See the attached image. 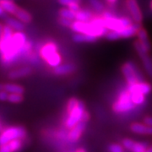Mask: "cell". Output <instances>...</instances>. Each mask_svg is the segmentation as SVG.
Returning <instances> with one entry per match:
<instances>
[{"label": "cell", "instance_id": "2", "mask_svg": "<svg viewBox=\"0 0 152 152\" xmlns=\"http://www.w3.org/2000/svg\"><path fill=\"white\" fill-rule=\"evenodd\" d=\"M72 31L76 33H83V34H88L96 37H101L106 36L108 32V29L102 26H96L91 22H80V21H73L71 26Z\"/></svg>", "mask_w": 152, "mask_h": 152}, {"label": "cell", "instance_id": "38", "mask_svg": "<svg viewBox=\"0 0 152 152\" xmlns=\"http://www.w3.org/2000/svg\"><path fill=\"white\" fill-rule=\"evenodd\" d=\"M75 152H86V149H84L83 147H80V148H78Z\"/></svg>", "mask_w": 152, "mask_h": 152}, {"label": "cell", "instance_id": "14", "mask_svg": "<svg viewBox=\"0 0 152 152\" xmlns=\"http://www.w3.org/2000/svg\"><path fill=\"white\" fill-rule=\"evenodd\" d=\"M56 52H57L56 44L53 43V42H49V43L44 45L43 47L42 48L41 51H40V53H41L40 55L46 61L51 55L53 54Z\"/></svg>", "mask_w": 152, "mask_h": 152}, {"label": "cell", "instance_id": "6", "mask_svg": "<svg viewBox=\"0 0 152 152\" xmlns=\"http://www.w3.org/2000/svg\"><path fill=\"white\" fill-rule=\"evenodd\" d=\"M134 45L135 50L137 51L140 59L142 60L143 65H144V68L146 71V73L150 77L152 78V58H150V56H148V52L144 49L139 41L135 42Z\"/></svg>", "mask_w": 152, "mask_h": 152}, {"label": "cell", "instance_id": "37", "mask_svg": "<svg viewBox=\"0 0 152 152\" xmlns=\"http://www.w3.org/2000/svg\"><path fill=\"white\" fill-rule=\"evenodd\" d=\"M0 152H11L10 149L9 145L6 144V145H2L1 148H0Z\"/></svg>", "mask_w": 152, "mask_h": 152}, {"label": "cell", "instance_id": "25", "mask_svg": "<svg viewBox=\"0 0 152 152\" xmlns=\"http://www.w3.org/2000/svg\"><path fill=\"white\" fill-rule=\"evenodd\" d=\"M131 98H132L133 102L135 104V106H141L145 102V96L140 93L131 94Z\"/></svg>", "mask_w": 152, "mask_h": 152}, {"label": "cell", "instance_id": "20", "mask_svg": "<svg viewBox=\"0 0 152 152\" xmlns=\"http://www.w3.org/2000/svg\"><path fill=\"white\" fill-rule=\"evenodd\" d=\"M4 21L7 26H9L10 27H11L13 30L16 31H21L22 30H24V23L21 22L19 20H15L13 19L10 17H6L4 19Z\"/></svg>", "mask_w": 152, "mask_h": 152}, {"label": "cell", "instance_id": "41", "mask_svg": "<svg viewBox=\"0 0 152 152\" xmlns=\"http://www.w3.org/2000/svg\"><path fill=\"white\" fill-rule=\"evenodd\" d=\"M151 10H152V1H151Z\"/></svg>", "mask_w": 152, "mask_h": 152}, {"label": "cell", "instance_id": "26", "mask_svg": "<svg viewBox=\"0 0 152 152\" xmlns=\"http://www.w3.org/2000/svg\"><path fill=\"white\" fill-rule=\"evenodd\" d=\"M22 140H12L7 144L10 147L11 152H17L21 149L22 145H23Z\"/></svg>", "mask_w": 152, "mask_h": 152}, {"label": "cell", "instance_id": "5", "mask_svg": "<svg viewBox=\"0 0 152 152\" xmlns=\"http://www.w3.org/2000/svg\"><path fill=\"white\" fill-rule=\"evenodd\" d=\"M122 73L124 76L128 86L143 81V77L137 66L133 62H127L121 68Z\"/></svg>", "mask_w": 152, "mask_h": 152}, {"label": "cell", "instance_id": "4", "mask_svg": "<svg viewBox=\"0 0 152 152\" xmlns=\"http://www.w3.org/2000/svg\"><path fill=\"white\" fill-rule=\"evenodd\" d=\"M27 132L22 126H9L1 129L0 145H6L15 140H24L26 138Z\"/></svg>", "mask_w": 152, "mask_h": 152}, {"label": "cell", "instance_id": "3", "mask_svg": "<svg viewBox=\"0 0 152 152\" xmlns=\"http://www.w3.org/2000/svg\"><path fill=\"white\" fill-rule=\"evenodd\" d=\"M135 104L133 102L131 94L129 90H124L119 93L117 100L112 106V109L115 113H126L135 108Z\"/></svg>", "mask_w": 152, "mask_h": 152}, {"label": "cell", "instance_id": "21", "mask_svg": "<svg viewBox=\"0 0 152 152\" xmlns=\"http://www.w3.org/2000/svg\"><path fill=\"white\" fill-rule=\"evenodd\" d=\"M15 15L16 16V18L19 20H20L23 23H26V24H28V23L31 22V20H32L31 15L26 10H23V9H19Z\"/></svg>", "mask_w": 152, "mask_h": 152}, {"label": "cell", "instance_id": "28", "mask_svg": "<svg viewBox=\"0 0 152 152\" xmlns=\"http://www.w3.org/2000/svg\"><path fill=\"white\" fill-rule=\"evenodd\" d=\"M89 3L93 9L98 13L103 10V4L100 0H89Z\"/></svg>", "mask_w": 152, "mask_h": 152}, {"label": "cell", "instance_id": "36", "mask_svg": "<svg viewBox=\"0 0 152 152\" xmlns=\"http://www.w3.org/2000/svg\"><path fill=\"white\" fill-rule=\"evenodd\" d=\"M143 122L144 124L149 125V126H152V116H146L143 118Z\"/></svg>", "mask_w": 152, "mask_h": 152}, {"label": "cell", "instance_id": "9", "mask_svg": "<svg viewBox=\"0 0 152 152\" xmlns=\"http://www.w3.org/2000/svg\"><path fill=\"white\" fill-rule=\"evenodd\" d=\"M130 131L136 134H141V135H152V126L145 124L144 123H133L131 124Z\"/></svg>", "mask_w": 152, "mask_h": 152}, {"label": "cell", "instance_id": "40", "mask_svg": "<svg viewBox=\"0 0 152 152\" xmlns=\"http://www.w3.org/2000/svg\"><path fill=\"white\" fill-rule=\"evenodd\" d=\"M116 1H117V0H107V2H108L109 4H115Z\"/></svg>", "mask_w": 152, "mask_h": 152}, {"label": "cell", "instance_id": "11", "mask_svg": "<svg viewBox=\"0 0 152 152\" xmlns=\"http://www.w3.org/2000/svg\"><path fill=\"white\" fill-rule=\"evenodd\" d=\"M31 72H32L31 68L23 67L20 69H16L10 71L8 75V78L10 80H17V79H20V78H24V77L30 75L31 74Z\"/></svg>", "mask_w": 152, "mask_h": 152}, {"label": "cell", "instance_id": "33", "mask_svg": "<svg viewBox=\"0 0 152 152\" xmlns=\"http://www.w3.org/2000/svg\"><path fill=\"white\" fill-rule=\"evenodd\" d=\"M60 4L64 6H69L72 4H80V0H58Z\"/></svg>", "mask_w": 152, "mask_h": 152}, {"label": "cell", "instance_id": "30", "mask_svg": "<svg viewBox=\"0 0 152 152\" xmlns=\"http://www.w3.org/2000/svg\"><path fill=\"white\" fill-rule=\"evenodd\" d=\"M135 140L129 139V138H124L123 140H122V145L124 147V149L128 151H130L132 147L134 145V143Z\"/></svg>", "mask_w": 152, "mask_h": 152}, {"label": "cell", "instance_id": "34", "mask_svg": "<svg viewBox=\"0 0 152 152\" xmlns=\"http://www.w3.org/2000/svg\"><path fill=\"white\" fill-rule=\"evenodd\" d=\"M9 96H10V93L7 92L6 91L1 90V91H0V100H1L2 102L8 101V99H9Z\"/></svg>", "mask_w": 152, "mask_h": 152}, {"label": "cell", "instance_id": "27", "mask_svg": "<svg viewBox=\"0 0 152 152\" xmlns=\"http://www.w3.org/2000/svg\"><path fill=\"white\" fill-rule=\"evenodd\" d=\"M8 101L10 103H20L22 101H23V95L22 94H19V93H10V96H9Z\"/></svg>", "mask_w": 152, "mask_h": 152}, {"label": "cell", "instance_id": "7", "mask_svg": "<svg viewBox=\"0 0 152 152\" xmlns=\"http://www.w3.org/2000/svg\"><path fill=\"white\" fill-rule=\"evenodd\" d=\"M87 122H88L87 120L82 119L79 124L71 128L67 134V139L71 143H75L81 138L82 134L86 129Z\"/></svg>", "mask_w": 152, "mask_h": 152}, {"label": "cell", "instance_id": "24", "mask_svg": "<svg viewBox=\"0 0 152 152\" xmlns=\"http://www.w3.org/2000/svg\"><path fill=\"white\" fill-rule=\"evenodd\" d=\"M148 146L149 144H147L146 142L134 141V145L129 152H146Z\"/></svg>", "mask_w": 152, "mask_h": 152}, {"label": "cell", "instance_id": "32", "mask_svg": "<svg viewBox=\"0 0 152 152\" xmlns=\"http://www.w3.org/2000/svg\"><path fill=\"white\" fill-rule=\"evenodd\" d=\"M73 21L74 20H69V19H66V18H63V17L58 18V23L61 26H63L64 27H71Z\"/></svg>", "mask_w": 152, "mask_h": 152}, {"label": "cell", "instance_id": "35", "mask_svg": "<svg viewBox=\"0 0 152 152\" xmlns=\"http://www.w3.org/2000/svg\"><path fill=\"white\" fill-rule=\"evenodd\" d=\"M68 8H69V10H71L75 11V13L80 10V4H72L68 6Z\"/></svg>", "mask_w": 152, "mask_h": 152}, {"label": "cell", "instance_id": "10", "mask_svg": "<svg viewBox=\"0 0 152 152\" xmlns=\"http://www.w3.org/2000/svg\"><path fill=\"white\" fill-rule=\"evenodd\" d=\"M127 6L129 8V10L130 12L133 20L135 21V23L140 24L143 16H142L141 11L140 10V7H139L137 1L136 0H127Z\"/></svg>", "mask_w": 152, "mask_h": 152}, {"label": "cell", "instance_id": "23", "mask_svg": "<svg viewBox=\"0 0 152 152\" xmlns=\"http://www.w3.org/2000/svg\"><path fill=\"white\" fill-rule=\"evenodd\" d=\"M58 15L60 17L66 18L71 20H75V15L76 13L75 11L71 10L69 8H63L58 11Z\"/></svg>", "mask_w": 152, "mask_h": 152}, {"label": "cell", "instance_id": "12", "mask_svg": "<svg viewBox=\"0 0 152 152\" xmlns=\"http://www.w3.org/2000/svg\"><path fill=\"white\" fill-rule=\"evenodd\" d=\"M140 24H132L131 26H129L127 27L123 28L122 30L118 31L120 37L123 38H128L131 37H134L135 34L138 33V31L140 30Z\"/></svg>", "mask_w": 152, "mask_h": 152}, {"label": "cell", "instance_id": "39", "mask_svg": "<svg viewBox=\"0 0 152 152\" xmlns=\"http://www.w3.org/2000/svg\"><path fill=\"white\" fill-rule=\"evenodd\" d=\"M146 152H152V144L151 145H149V146L147 148Z\"/></svg>", "mask_w": 152, "mask_h": 152}, {"label": "cell", "instance_id": "8", "mask_svg": "<svg viewBox=\"0 0 152 152\" xmlns=\"http://www.w3.org/2000/svg\"><path fill=\"white\" fill-rule=\"evenodd\" d=\"M129 91L131 94H134V93H140L143 94L145 96L148 95L149 93L151 91L152 86L151 84L146 83V82H139V83H136L134 85H130V86H128Z\"/></svg>", "mask_w": 152, "mask_h": 152}, {"label": "cell", "instance_id": "17", "mask_svg": "<svg viewBox=\"0 0 152 152\" xmlns=\"http://www.w3.org/2000/svg\"><path fill=\"white\" fill-rule=\"evenodd\" d=\"M97 37H93L88 34H83V33H77L73 36V41L77 43L81 42H96Z\"/></svg>", "mask_w": 152, "mask_h": 152}, {"label": "cell", "instance_id": "19", "mask_svg": "<svg viewBox=\"0 0 152 152\" xmlns=\"http://www.w3.org/2000/svg\"><path fill=\"white\" fill-rule=\"evenodd\" d=\"M137 35H138V37H139V42H140L141 44V46L144 48V49L147 51V52H149L150 50H151V45L150 43V41H149V39H148V36H147V32L144 30V29H140L138 33H137Z\"/></svg>", "mask_w": 152, "mask_h": 152}, {"label": "cell", "instance_id": "15", "mask_svg": "<svg viewBox=\"0 0 152 152\" xmlns=\"http://www.w3.org/2000/svg\"><path fill=\"white\" fill-rule=\"evenodd\" d=\"M1 90L6 91L7 92L10 93H19V94H23L25 92V88L17 85V84H13V83H5L1 85Z\"/></svg>", "mask_w": 152, "mask_h": 152}, {"label": "cell", "instance_id": "18", "mask_svg": "<svg viewBox=\"0 0 152 152\" xmlns=\"http://www.w3.org/2000/svg\"><path fill=\"white\" fill-rule=\"evenodd\" d=\"M93 15L91 11L87 10H80L78 12H76L75 20L80 22H91L92 20Z\"/></svg>", "mask_w": 152, "mask_h": 152}, {"label": "cell", "instance_id": "29", "mask_svg": "<svg viewBox=\"0 0 152 152\" xmlns=\"http://www.w3.org/2000/svg\"><path fill=\"white\" fill-rule=\"evenodd\" d=\"M124 147L120 144L113 143L108 145L109 152H124Z\"/></svg>", "mask_w": 152, "mask_h": 152}, {"label": "cell", "instance_id": "16", "mask_svg": "<svg viewBox=\"0 0 152 152\" xmlns=\"http://www.w3.org/2000/svg\"><path fill=\"white\" fill-rule=\"evenodd\" d=\"M0 7H2L6 11V13H9L14 15L16 14L18 10L20 9L12 0H1Z\"/></svg>", "mask_w": 152, "mask_h": 152}, {"label": "cell", "instance_id": "22", "mask_svg": "<svg viewBox=\"0 0 152 152\" xmlns=\"http://www.w3.org/2000/svg\"><path fill=\"white\" fill-rule=\"evenodd\" d=\"M61 60H62L61 59V56L58 53V52H56L53 54L51 55L46 60V62H47L51 67L55 68V67H58V65H60Z\"/></svg>", "mask_w": 152, "mask_h": 152}, {"label": "cell", "instance_id": "13", "mask_svg": "<svg viewBox=\"0 0 152 152\" xmlns=\"http://www.w3.org/2000/svg\"><path fill=\"white\" fill-rule=\"evenodd\" d=\"M76 69L75 64H60L58 67H55L53 69V73L56 75H64L73 73Z\"/></svg>", "mask_w": 152, "mask_h": 152}, {"label": "cell", "instance_id": "1", "mask_svg": "<svg viewBox=\"0 0 152 152\" xmlns=\"http://www.w3.org/2000/svg\"><path fill=\"white\" fill-rule=\"evenodd\" d=\"M66 112L67 118L64 121V125L67 129H70L83 119L86 111L82 101L75 97H71L67 102Z\"/></svg>", "mask_w": 152, "mask_h": 152}, {"label": "cell", "instance_id": "31", "mask_svg": "<svg viewBox=\"0 0 152 152\" xmlns=\"http://www.w3.org/2000/svg\"><path fill=\"white\" fill-rule=\"evenodd\" d=\"M106 37L110 41H114V40H118V39L121 38V37H120L118 31H109L106 35Z\"/></svg>", "mask_w": 152, "mask_h": 152}]
</instances>
